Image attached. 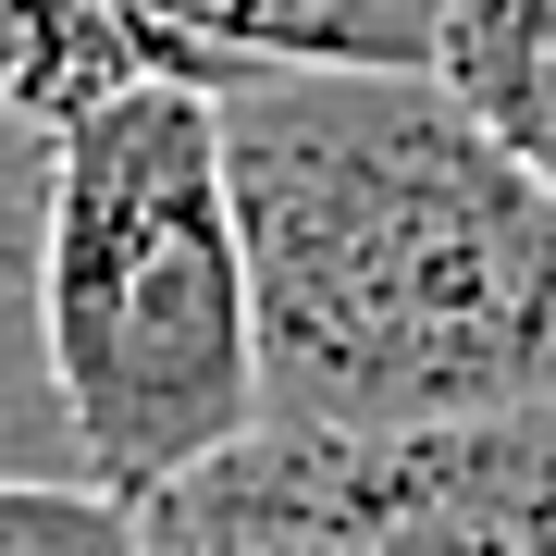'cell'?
I'll use <instances>...</instances> for the list:
<instances>
[{
	"label": "cell",
	"mask_w": 556,
	"mask_h": 556,
	"mask_svg": "<svg viewBox=\"0 0 556 556\" xmlns=\"http://www.w3.org/2000/svg\"><path fill=\"white\" fill-rule=\"evenodd\" d=\"M260 396L321 433H408L556 396V186L433 62L223 87Z\"/></svg>",
	"instance_id": "cell-1"
},
{
	"label": "cell",
	"mask_w": 556,
	"mask_h": 556,
	"mask_svg": "<svg viewBox=\"0 0 556 556\" xmlns=\"http://www.w3.org/2000/svg\"><path fill=\"white\" fill-rule=\"evenodd\" d=\"M38 346H50L75 470L137 507L273 420L223 87L137 75L75 124H50Z\"/></svg>",
	"instance_id": "cell-2"
},
{
	"label": "cell",
	"mask_w": 556,
	"mask_h": 556,
	"mask_svg": "<svg viewBox=\"0 0 556 556\" xmlns=\"http://www.w3.org/2000/svg\"><path fill=\"white\" fill-rule=\"evenodd\" d=\"M137 519L149 556H556V396L408 433L260 420Z\"/></svg>",
	"instance_id": "cell-3"
},
{
	"label": "cell",
	"mask_w": 556,
	"mask_h": 556,
	"mask_svg": "<svg viewBox=\"0 0 556 556\" xmlns=\"http://www.w3.org/2000/svg\"><path fill=\"white\" fill-rule=\"evenodd\" d=\"M137 38L149 75L248 87V75H408L445 50V0H87Z\"/></svg>",
	"instance_id": "cell-4"
},
{
	"label": "cell",
	"mask_w": 556,
	"mask_h": 556,
	"mask_svg": "<svg viewBox=\"0 0 556 556\" xmlns=\"http://www.w3.org/2000/svg\"><path fill=\"white\" fill-rule=\"evenodd\" d=\"M38 211H50V124L0 112V470H75L38 346Z\"/></svg>",
	"instance_id": "cell-5"
},
{
	"label": "cell",
	"mask_w": 556,
	"mask_h": 556,
	"mask_svg": "<svg viewBox=\"0 0 556 556\" xmlns=\"http://www.w3.org/2000/svg\"><path fill=\"white\" fill-rule=\"evenodd\" d=\"M433 75L556 186V0H445Z\"/></svg>",
	"instance_id": "cell-6"
},
{
	"label": "cell",
	"mask_w": 556,
	"mask_h": 556,
	"mask_svg": "<svg viewBox=\"0 0 556 556\" xmlns=\"http://www.w3.org/2000/svg\"><path fill=\"white\" fill-rule=\"evenodd\" d=\"M137 75L149 62L112 13H87V0H0V112L13 124H75L87 100H112Z\"/></svg>",
	"instance_id": "cell-7"
},
{
	"label": "cell",
	"mask_w": 556,
	"mask_h": 556,
	"mask_svg": "<svg viewBox=\"0 0 556 556\" xmlns=\"http://www.w3.org/2000/svg\"><path fill=\"white\" fill-rule=\"evenodd\" d=\"M0 556H149V519L87 470H0Z\"/></svg>",
	"instance_id": "cell-8"
}]
</instances>
